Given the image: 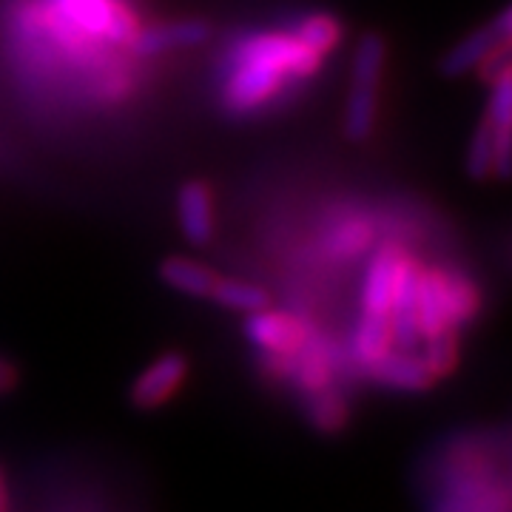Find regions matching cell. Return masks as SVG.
<instances>
[{
	"label": "cell",
	"mask_w": 512,
	"mask_h": 512,
	"mask_svg": "<svg viewBox=\"0 0 512 512\" xmlns=\"http://www.w3.org/2000/svg\"><path fill=\"white\" fill-rule=\"evenodd\" d=\"M384 66H387V40L379 32H365L353 49L350 92L345 103V134L353 143H365L373 134Z\"/></svg>",
	"instance_id": "1"
},
{
	"label": "cell",
	"mask_w": 512,
	"mask_h": 512,
	"mask_svg": "<svg viewBox=\"0 0 512 512\" xmlns=\"http://www.w3.org/2000/svg\"><path fill=\"white\" fill-rule=\"evenodd\" d=\"M57 18L89 37H103L117 46H131L137 20L117 0H55Z\"/></svg>",
	"instance_id": "2"
},
{
	"label": "cell",
	"mask_w": 512,
	"mask_h": 512,
	"mask_svg": "<svg viewBox=\"0 0 512 512\" xmlns=\"http://www.w3.org/2000/svg\"><path fill=\"white\" fill-rule=\"evenodd\" d=\"M237 60L259 63L282 77H313L322 69V57L296 35H251L237 46Z\"/></svg>",
	"instance_id": "3"
},
{
	"label": "cell",
	"mask_w": 512,
	"mask_h": 512,
	"mask_svg": "<svg viewBox=\"0 0 512 512\" xmlns=\"http://www.w3.org/2000/svg\"><path fill=\"white\" fill-rule=\"evenodd\" d=\"M512 35V9H501L498 18L490 20L487 26H481L467 37H461L456 46L439 60V72L450 80L467 77L476 72L478 66L493 55L498 46L510 43Z\"/></svg>",
	"instance_id": "4"
},
{
	"label": "cell",
	"mask_w": 512,
	"mask_h": 512,
	"mask_svg": "<svg viewBox=\"0 0 512 512\" xmlns=\"http://www.w3.org/2000/svg\"><path fill=\"white\" fill-rule=\"evenodd\" d=\"M419 285L421 268L413 259H404L399 285L393 293V305H390V339L399 350H413L421 342L419 325Z\"/></svg>",
	"instance_id": "5"
},
{
	"label": "cell",
	"mask_w": 512,
	"mask_h": 512,
	"mask_svg": "<svg viewBox=\"0 0 512 512\" xmlns=\"http://www.w3.org/2000/svg\"><path fill=\"white\" fill-rule=\"evenodd\" d=\"M282 74L271 72L259 63L237 60V69L231 72L225 92H222V106L231 114H248L268 103L279 89H282Z\"/></svg>",
	"instance_id": "6"
},
{
	"label": "cell",
	"mask_w": 512,
	"mask_h": 512,
	"mask_svg": "<svg viewBox=\"0 0 512 512\" xmlns=\"http://www.w3.org/2000/svg\"><path fill=\"white\" fill-rule=\"evenodd\" d=\"M185 376H188V359L183 353H174V350L163 353L131 384V402L140 410H154L183 387Z\"/></svg>",
	"instance_id": "7"
},
{
	"label": "cell",
	"mask_w": 512,
	"mask_h": 512,
	"mask_svg": "<svg viewBox=\"0 0 512 512\" xmlns=\"http://www.w3.org/2000/svg\"><path fill=\"white\" fill-rule=\"evenodd\" d=\"M177 220L180 231L191 245H208L214 239V197L211 188L200 180H188L177 191Z\"/></svg>",
	"instance_id": "8"
},
{
	"label": "cell",
	"mask_w": 512,
	"mask_h": 512,
	"mask_svg": "<svg viewBox=\"0 0 512 512\" xmlns=\"http://www.w3.org/2000/svg\"><path fill=\"white\" fill-rule=\"evenodd\" d=\"M245 336L256 348L276 353V356H285V353H293V350L302 348L305 330L291 316L262 308V311L248 313Z\"/></svg>",
	"instance_id": "9"
},
{
	"label": "cell",
	"mask_w": 512,
	"mask_h": 512,
	"mask_svg": "<svg viewBox=\"0 0 512 512\" xmlns=\"http://www.w3.org/2000/svg\"><path fill=\"white\" fill-rule=\"evenodd\" d=\"M404 259L407 256L399 254L396 248H382L370 259L365 285H362V313H382V316L390 313Z\"/></svg>",
	"instance_id": "10"
},
{
	"label": "cell",
	"mask_w": 512,
	"mask_h": 512,
	"mask_svg": "<svg viewBox=\"0 0 512 512\" xmlns=\"http://www.w3.org/2000/svg\"><path fill=\"white\" fill-rule=\"evenodd\" d=\"M208 37H211V26L205 20H174V23L137 29V37L131 40V46L140 55H165L171 49L202 46Z\"/></svg>",
	"instance_id": "11"
},
{
	"label": "cell",
	"mask_w": 512,
	"mask_h": 512,
	"mask_svg": "<svg viewBox=\"0 0 512 512\" xmlns=\"http://www.w3.org/2000/svg\"><path fill=\"white\" fill-rule=\"evenodd\" d=\"M370 373L376 382L387 384V387H396V390H427L433 384V373L427 370L424 359L416 356L413 350H390L384 353L379 362H373Z\"/></svg>",
	"instance_id": "12"
},
{
	"label": "cell",
	"mask_w": 512,
	"mask_h": 512,
	"mask_svg": "<svg viewBox=\"0 0 512 512\" xmlns=\"http://www.w3.org/2000/svg\"><path fill=\"white\" fill-rule=\"evenodd\" d=\"M160 279L168 288L194 296V299H205L214 291V282L220 276L214 274V268H208L205 262L188 259V256H165L160 262Z\"/></svg>",
	"instance_id": "13"
},
{
	"label": "cell",
	"mask_w": 512,
	"mask_h": 512,
	"mask_svg": "<svg viewBox=\"0 0 512 512\" xmlns=\"http://www.w3.org/2000/svg\"><path fill=\"white\" fill-rule=\"evenodd\" d=\"M419 325L421 339L436 336L441 330H456L450 328V313H447V274H441V271H421Z\"/></svg>",
	"instance_id": "14"
},
{
	"label": "cell",
	"mask_w": 512,
	"mask_h": 512,
	"mask_svg": "<svg viewBox=\"0 0 512 512\" xmlns=\"http://www.w3.org/2000/svg\"><path fill=\"white\" fill-rule=\"evenodd\" d=\"M353 348L362 365H373L379 362L384 353L393 350V339H390V319L382 313H362L359 325H356V336H353Z\"/></svg>",
	"instance_id": "15"
},
{
	"label": "cell",
	"mask_w": 512,
	"mask_h": 512,
	"mask_svg": "<svg viewBox=\"0 0 512 512\" xmlns=\"http://www.w3.org/2000/svg\"><path fill=\"white\" fill-rule=\"evenodd\" d=\"M208 299H214L217 305L237 313H256L271 305L268 291L254 285V282H245V279H217Z\"/></svg>",
	"instance_id": "16"
},
{
	"label": "cell",
	"mask_w": 512,
	"mask_h": 512,
	"mask_svg": "<svg viewBox=\"0 0 512 512\" xmlns=\"http://www.w3.org/2000/svg\"><path fill=\"white\" fill-rule=\"evenodd\" d=\"M296 37H299L308 49H313L316 55L325 57L342 46L345 29H342L339 18H333L328 12H316V15H308V18L296 26Z\"/></svg>",
	"instance_id": "17"
},
{
	"label": "cell",
	"mask_w": 512,
	"mask_h": 512,
	"mask_svg": "<svg viewBox=\"0 0 512 512\" xmlns=\"http://www.w3.org/2000/svg\"><path fill=\"white\" fill-rule=\"evenodd\" d=\"M424 365L433 373V379L453 373V367L458 365V342L456 330H441L436 336L424 339Z\"/></svg>",
	"instance_id": "18"
},
{
	"label": "cell",
	"mask_w": 512,
	"mask_h": 512,
	"mask_svg": "<svg viewBox=\"0 0 512 512\" xmlns=\"http://www.w3.org/2000/svg\"><path fill=\"white\" fill-rule=\"evenodd\" d=\"M493 128L490 123L481 120V126L476 128L473 140H470V148H467V160H464V171L476 180V183H484L487 177H493Z\"/></svg>",
	"instance_id": "19"
},
{
	"label": "cell",
	"mask_w": 512,
	"mask_h": 512,
	"mask_svg": "<svg viewBox=\"0 0 512 512\" xmlns=\"http://www.w3.org/2000/svg\"><path fill=\"white\" fill-rule=\"evenodd\" d=\"M484 123H490L493 131H510L512 126V74L510 69L493 77L490 83V100H487V114Z\"/></svg>",
	"instance_id": "20"
},
{
	"label": "cell",
	"mask_w": 512,
	"mask_h": 512,
	"mask_svg": "<svg viewBox=\"0 0 512 512\" xmlns=\"http://www.w3.org/2000/svg\"><path fill=\"white\" fill-rule=\"evenodd\" d=\"M478 308V293L473 291L470 282L458 279V276H447V313H450V328L467 325L470 316Z\"/></svg>",
	"instance_id": "21"
},
{
	"label": "cell",
	"mask_w": 512,
	"mask_h": 512,
	"mask_svg": "<svg viewBox=\"0 0 512 512\" xmlns=\"http://www.w3.org/2000/svg\"><path fill=\"white\" fill-rule=\"evenodd\" d=\"M311 416L316 427H322V430H336V427L345 424L348 410H345V402H342V399H336V396H330V393H322V396L313 399Z\"/></svg>",
	"instance_id": "22"
},
{
	"label": "cell",
	"mask_w": 512,
	"mask_h": 512,
	"mask_svg": "<svg viewBox=\"0 0 512 512\" xmlns=\"http://www.w3.org/2000/svg\"><path fill=\"white\" fill-rule=\"evenodd\" d=\"M470 512H507V493L501 490V493H490L484 495V498H478Z\"/></svg>",
	"instance_id": "23"
},
{
	"label": "cell",
	"mask_w": 512,
	"mask_h": 512,
	"mask_svg": "<svg viewBox=\"0 0 512 512\" xmlns=\"http://www.w3.org/2000/svg\"><path fill=\"white\" fill-rule=\"evenodd\" d=\"M15 387V367L9 365L6 359H0V393Z\"/></svg>",
	"instance_id": "24"
},
{
	"label": "cell",
	"mask_w": 512,
	"mask_h": 512,
	"mask_svg": "<svg viewBox=\"0 0 512 512\" xmlns=\"http://www.w3.org/2000/svg\"><path fill=\"white\" fill-rule=\"evenodd\" d=\"M6 481H3V470H0V512H6Z\"/></svg>",
	"instance_id": "25"
}]
</instances>
